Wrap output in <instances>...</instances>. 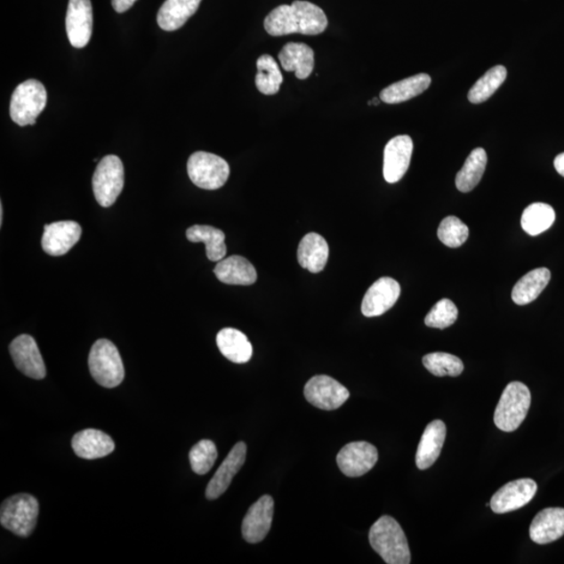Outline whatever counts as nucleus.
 <instances>
[{
  "instance_id": "nucleus-1",
  "label": "nucleus",
  "mask_w": 564,
  "mask_h": 564,
  "mask_svg": "<svg viewBox=\"0 0 564 564\" xmlns=\"http://www.w3.org/2000/svg\"><path fill=\"white\" fill-rule=\"evenodd\" d=\"M327 25V17L321 8L302 0L291 5H279L263 22L267 33L274 37L290 34L319 35L326 31Z\"/></svg>"
},
{
  "instance_id": "nucleus-2",
  "label": "nucleus",
  "mask_w": 564,
  "mask_h": 564,
  "mask_svg": "<svg viewBox=\"0 0 564 564\" xmlns=\"http://www.w3.org/2000/svg\"><path fill=\"white\" fill-rule=\"evenodd\" d=\"M372 549L388 564L411 563L409 544L403 528L391 516H382L369 532Z\"/></svg>"
},
{
  "instance_id": "nucleus-3",
  "label": "nucleus",
  "mask_w": 564,
  "mask_h": 564,
  "mask_svg": "<svg viewBox=\"0 0 564 564\" xmlns=\"http://www.w3.org/2000/svg\"><path fill=\"white\" fill-rule=\"evenodd\" d=\"M90 374L101 387L116 388L125 379L123 359L117 347L111 341L95 342L88 358Z\"/></svg>"
},
{
  "instance_id": "nucleus-4",
  "label": "nucleus",
  "mask_w": 564,
  "mask_h": 564,
  "mask_svg": "<svg viewBox=\"0 0 564 564\" xmlns=\"http://www.w3.org/2000/svg\"><path fill=\"white\" fill-rule=\"evenodd\" d=\"M39 503L31 495L20 494L4 501L0 508V524L15 536L28 537L37 525Z\"/></svg>"
},
{
  "instance_id": "nucleus-5",
  "label": "nucleus",
  "mask_w": 564,
  "mask_h": 564,
  "mask_svg": "<svg viewBox=\"0 0 564 564\" xmlns=\"http://www.w3.org/2000/svg\"><path fill=\"white\" fill-rule=\"evenodd\" d=\"M531 406V392L525 383L512 382L504 390L495 412V423L503 431H513L523 423Z\"/></svg>"
},
{
  "instance_id": "nucleus-6",
  "label": "nucleus",
  "mask_w": 564,
  "mask_h": 564,
  "mask_svg": "<svg viewBox=\"0 0 564 564\" xmlns=\"http://www.w3.org/2000/svg\"><path fill=\"white\" fill-rule=\"evenodd\" d=\"M46 103L47 93L44 84L34 79L21 83L12 94V121L21 127L36 125V119L44 110Z\"/></svg>"
},
{
  "instance_id": "nucleus-7",
  "label": "nucleus",
  "mask_w": 564,
  "mask_h": 564,
  "mask_svg": "<svg viewBox=\"0 0 564 564\" xmlns=\"http://www.w3.org/2000/svg\"><path fill=\"white\" fill-rule=\"evenodd\" d=\"M125 183V170L116 155L105 156L100 161L93 178L95 199L101 207H110L121 195Z\"/></svg>"
},
{
  "instance_id": "nucleus-8",
  "label": "nucleus",
  "mask_w": 564,
  "mask_h": 564,
  "mask_svg": "<svg viewBox=\"0 0 564 564\" xmlns=\"http://www.w3.org/2000/svg\"><path fill=\"white\" fill-rule=\"evenodd\" d=\"M189 176L197 188L215 190L224 186L230 175L227 161L218 155L196 152L188 161Z\"/></svg>"
},
{
  "instance_id": "nucleus-9",
  "label": "nucleus",
  "mask_w": 564,
  "mask_h": 564,
  "mask_svg": "<svg viewBox=\"0 0 564 564\" xmlns=\"http://www.w3.org/2000/svg\"><path fill=\"white\" fill-rule=\"evenodd\" d=\"M304 396L310 405L321 410H337L350 399V393L331 376L316 375L304 387Z\"/></svg>"
},
{
  "instance_id": "nucleus-10",
  "label": "nucleus",
  "mask_w": 564,
  "mask_h": 564,
  "mask_svg": "<svg viewBox=\"0 0 564 564\" xmlns=\"http://www.w3.org/2000/svg\"><path fill=\"white\" fill-rule=\"evenodd\" d=\"M379 452L366 441L348 443L337 455L340 471L350 478L362 477L375 467Z\"/></svg>"
},
{
  "instance_id": "nucleus-11",
  "label": "nucleus",
  "mask_w": 564,
  "mask_h": 564,
  "mask_svg": "<svg viewBox=\"0 0 564 564\" xmlns=\"http://www.w3.org/2000/svg\"><path fill=\"white\" fill-rule=\"evenodd\" d=\"M537 484L532 479H520L504 485L491 497L490 507L497 514L515 512L529 504L536 496Z\"/></svg>"
},
{
  "instance_id": "nucleus-12",
  "label": "nucleus",
  "mask_w": 564,
  "mask_h": 564,
  "mask_svg": "<svg viewBox=\"0 0 564 564\" xmlns=\"http://www.w3.org/2000/svg\"><path fill=\"white\" fill-rule=\"evenodd\" d=\"M65 26L70 44L76 49L85 47L93 35L92 2L90 0H69Z\"/></svg>"
},
{
  "instance_id": "nucleus-13",
  "label": "nucleus",
  "mask_w": 564,
  "mask_h": 564,
  "mask_svg": "<svg viewBox=\"0 0 564 564\" xmlns=\"http://www.w3.org/2000/svg\"><path fill=\"white\" fill-rule=\"evenodd\" d=\"M10 353L18 370L34 380L44 379L46 367L37 343L31 335L21 334L12 342Z\"/></svg>"
},
{
  "instance_id": "nucleus-14",
  "label": "nucleus",
  "mask_w": 564,
  "mask_h": 564,
  "mask_svg": "<svg viewBox=\"0 0 564 564\" xmlns=\"http://www.w3.org/2000/svg\"><path fill=\"white\" fill-rule=\"evenodd\" d=\"M413 153L410 136L399 135L387 143L383 152V177L388 183L399 182L409 169Z\"/></svg>"
},
{
  "instance_id": "nucleus-15",
  "label": "nucleus",
  "mask_w": 564,
  "mask_h": 564,
  "mask_svg": "<svg viewBox=\"0 0 564 564\" xmlns=\"http://www.w3.org/2000/svg\"><path fill=\"white\" fill-rule=\"evenodd\" d=\"M82 228L74 221L55 222L44 226L42 249L51 256H62L80 241Z\"/></svg>"
},
{
  "instance_id": "nucleus-16",
  "label": "nucleus",
  "mask_w": 564,
  "mask_h": 564,
  "mask_svg": "<svg viewBox=\"0 0 564 564\" xmlns=\"http://www.w3.org/2000/svg\"><path fill=\"white\" fill-rule=\"evenodd\" d=\"M274 515L272 496H263L254 504L246 514L242 525L243 536L249 544L262 542L271 529Z\"/></svg>"
},
{
  "instance_id": "nucleus-17",
  "label": "nucleus",
  "mask_w": 564,
  "mask_h": 564,
  "mask_svg": "<svg viewBox=\"0 0 564 564\" xmlns=\"http://www.w3.org/2000/svg\"><path fill=\"white\" fill-rule=\"evenodd\" d=\"M399 296V282L391 278H382L365 294L362 313L368 318L382 316L393 307Z\"/></svg>"
},
{
  "instance_id": "nucleus-18",
  "label": "nucleus",
  "mask_w": 564,
  "mask_h": 564,
  "mask_svg": "<svg viewBox=\"0 0 564 564\" xmlns=\"http://www.w3.org/2000/svg\"><path fill=\"white\" fill-rule=\"evenodd\" d=\"M247 455V447L244 442H238L228 454L223 463L219 467L217 472L206 488V497L208 500L218 499L230 487L232 479L237 473L241 471Z\"/></svg>"
},
{
  "instance_id": "nucleus-19",
  "label": "nucleus",
  "mask_w": 564,
  "mask_h": 564,
  "mask_svg": "<svg viewBox=\"0 0 564 564\" xmlns=\"http://www.w3.org/2000/svg\"><path fill=\"white\" fill-rule=\"evenodd\" d=\"M564 536V509L545 508L534 518L530 537L537 544H547Z\"/></svg>"
},
{
  "instance_id": "nucleus-20",
  "label": "nucleus",
  "mask_w": 564,
  "mask_h": 564,
  "mask_svg": "<svg viewBox=\"0 0 564 564\" xmlns=\"http://www.w3.org/2000/svg\"><path fill=\"white\" fill-rule=\"evenodd\" d=\"M71 447L77 457L94 460L110 455L116 448V444L104 431L88 429L74 436Z\"/></svg>"
},
{
  "instance_id": "nucleus-21",
  "label": "nucleus",
  "mask_w": 564,
  "mask_h": 564,
  "mask_svg": "<svg viewBox=\"0 0 564 564\" xmlns=\"http://www.w3.org/2000/svg\"><path fill=\"white\" fill-rule=\"evenodd\" d=\"M446 437L447 425L442 420H434L428 424L416 453V465L420 471L428 470L439 458Z\"/></svg>"
},
{
  "instance_id": "nucleus-22",
  "label": "nucleus",
  "mask_w": 564,
  "mask_h": 564,
  "mask_svg": "<svg viewBox=\"0 0 564 564\" xmlns=\"http://www.w3.org/2000/svg\"><path fill=\"white\" fill-rule=\"evenodd\" d=\"M282 68L289 73H295L299 80H305L313 73L315 68V52L304 44L290 42L279 52Z\"/></svg>"
},
{
  "instance_id": "nucleus-23",
  "label": "nucleus",
  "mask_w": 564,
  "mask_h": 564,
  "mask_svg": "<svg viewBox=\"0 0 564 564\" xmlns=\"http://www.w3.org/2000/svg\"><path fill=\"white\" fill-rule=\"evenodd\" d=\"M217 278L226 285L251 286L257 280V272L254 265L245 257L232 255L218 262L214 268Z\"/></svg>"
},
{
  "instance_id": "nucleus-24",
  "label": "nucleus",
  "mask_w": 564,
  "mask_h": 564,
  "mask_svg": "<svg viewBox=\"0 0 564 564\" xmlns=\"http://www.w3.org/2000/svg\"><path fill=\"white\" fill-rule=\"evenodd\" d=\"M329 255L328 244L320 234L310 232L299 244L297 257L300 266L310 273H319L326 268Z\"/></svg>"
},
{
  "instance_id": "nucleus-25",
  "label": "nucleus",
  "mask_w": 564,
  "mask_h": 564,
  "mask_svg": "<svg viewBox=\"0 0 564 564\" xmlns=\"http://www.w3.org/2000/svg\"><path fill=\"white\" fill-rule=\"evenodd\" d=\"M202 0H165L157 15L158 26L166 32L177 31L193 16Z\"/></svg>"
},
{
  "instance_id": "nucleus-26",
  "label": "nucleus",
  "mask_w": 564,
  "mask_h": 564,
  "mask_svg": "<svg viewBox=\"0 0 564 564\" xmlns=\"http://www.w3.org/2000/svg\"><path fill=\"white\" fill-rule=\"evenodd\" d=\"M431 83V77L427 74L413 76L382 90L380 99L386 104L404 103L423 93Z\"/></svg>"
},
{
  "instance_id": "nucleus-27",
  "label": "nucleus",
  "mask_w": 564,
  "mask_h": 564,
  "mask_svg": "<svg viewBox=\"0 0 564 564\" xmlns=\"http://www.w3.org/2000/svg\"><path fill=\"white\" fill-rule=\"evenodd\" d=\"M217 345L226 359L237 364L250 361L254 348L247 337L234 328H224L217 335Z\"/></svg>"
},
{
  "instance_id": "nucleus-28",
  "label": "nucleus",
  "mask_w": 564,
  "mask_h": 564,
  "mask_svg": "<svg viewBox=\"0 0 564 564\" xmlns=\"http://www.w3.org/2000/svg\"><path fill=\"white\" fill-rule=\"evenodd\" d=\"M551 272L547 268H538L526 274L513 287L512 300L516 304L526 305L537 299L548 286Z\"/></svg>"
},
{
  "instance_id": "nucleus-29",
  "label": "nucleus",
  "mask_w": 564,
  "mask_h": 564,
  "mask_svg": "<svg viewBox=\"0 0 564 564\" xmlns=\"http://www.w3.org/2000/svg\"><path fill=\"white\" fill-rule=\"evenodd\" d=\"M186 238L191 243L205 244L209 261L220 262L226 256L225 233L218 228L207 225L191 226L186 231Z\"/></svg>"
},
{
  "instance_id": "nucleus-30",
  "label": "nucleus",
  "mask_w": 564,
  "mask_h": 564,
  "mask_svg": "<svg viewBox=\"0 0 564 564\" xmlns=\"http://www.w3.org/2000/svg\"><path fill=\"white\" fill-rule=\"evenodd\" d=\"M486 165H487V154L482 148L473 149L465 160L463 167L455 177V186L462 193H470L481 181Z\"/></svg>"
},
{
  "instance_id": "nucleus-31",
  "label": "nucleus",
  "mask_w": 564,
  "mask_h": 564,
  "mask_svg": "<svg viewBox=\"0 0 564 564\" xmlns=\"http://www.w3.org/2000/svg\"><path fill=\"white\" fill-rule=\"evenodd\" d=\"M555 218L553 207L545 203H533L521 215V227L528 234L536 237L548 230L553 225Z\"/></svg>"
},
{
  "instance_id": "nucleus-32",
  "label": "nucleus",
  "mask_w": 564,
  "mask_h": 564,
  "mask_svg": "<svg viewBox=\"0 0 564 564\" xmlns=\"http://www.w3.org/2000/svg\"><path fill=\"white\" fill-rule=\"evenodd\" d=\"M258 73L255 85L262 94L274 95L279 92L284 77L273 57L262 55L257 60Z\"/></svg>"
},
{
  "instance_id": "nucleus-33",
  "label": "nucleus",
  "mask_w": 564,
  "mask_h": 564,
  "mask_svg": "<svg viewBox=\"0 0 564 564\" xmlns=\"http://www.w3.org/2000/svg\"><path fill=\"white\" fill-rule=\"evenodd\" d=\"M507 77V69L502 65L495 66L479 79L468 93L471 104H481L489 100Z\"/></svg>"
},
{
  "instance_id": "nucleus-34",
  "label": "nucleus",
  "mask_w": 564,
  "mask_h": 564,
  "mask_svg": "<svg viewBox=\"0 0 564 564\" xmlns=\"http://www.w3.org/2000/svg\"><path fill=\"white\" fill-rule=\"evenodd\" d=\"M424 367L436 376H459L464 370L463 362L458 357L446 352H434L423 359Z\"/></svg>"
},
{
  "instance_id": "nucleus-35",
  "label": "nucleus",
  "mask_w": 564,
  "mask_h": 564,
  "mask_svg": "<svg viewBox=\"0 0 564 564\" xmlns=\"http://www.w3.org/2000/svg\"><path fill=\"white\" fill-rule=\"evenodd\" d=\"M468 236H470L468 227L454 215L444 219L438 228V238L447 247H460L467 241Z\"/></svg>"
},
{
  "instance_id": "nucleus-36",
  "label": "nucleus",
  "mask_w": 564,
  "mask_h": 564,
  "mask_svg": "<svg viewBox=\"0 0 564 564\" xmlns=\"http://www.w3.org/2000/svg\"><path fill=\"white\" fill-rule=\"evenodd\" d=\"M218 458L217 447L213 441L201 440L190 449L189 461L197 475H206Z\"/></svg>"
},
{
  "instance_id": "nucleus-37",
  "label": "nucleus",
  "mask_w": 564,
  "mask_h": 564,
  "mask_svg": "<svg viewBox=\"0 0 564 564\" xmlns=\"http://www.w3.org/2000/svg\"><path fill=\"white\" fill-rule=\"evenodd\" d=\"M459 311L451 300L444 298L438 302L425 316V326L433 328H447L458 319Z\"/></svg>"
},
{
  "instance_id": "nucleus-38",
  "label": "nucleus",
  "mask_w": 564,
  "mask_h": 564,
  "mask_svg": "<svg viewBox=\"0 0 564 564\" xmlns=\"http://www.w3.org/2000/svg\"><path fill=\"white\" fill-rule=\"evenodd\" d=\"M136 2L137 0H112V7L117 13H125V11L133 7Z\"/></svg>"
},
{
  "instance_id": "nucleus-39",
  "label": "nucleus",
  "mask_w": 564,
  "mask_h": 564,
  "mask_svg": "<svg viewBox=\"0 0 564 564\" xmlns=\"http://www.w3.org/2000/svg\"><path fill=\"white\" fill-rule=\"evenodd\" d=\"M554 166L558 173L564 177V153L557 156L554 160Z\"/></svg>"
},
{
  "instance_id": "nucleus-40",
  "label": "nucleus",
  "mask_w": 564,
  "mask_h": 564,
  "mask_svg": "<svg viewBox=\"0 0 564 564\" xmlns=\"http://www.w3.org/2000/svg\"><path fill=\"white\" fill-rule=\"evenodd\" d=\"M3 220H4V207H3V204H0V226L3 225Z\"/></svg>"
},
{
  "instance_id": "nucleus-41",
  "label": "nucleus",
  "mask_w": 564,
  "mask_h": 564,
  "mask_svg": "<svg viewBox=\"0 0 564 564\" xmlns=\"http://www.w3.org/2000/svg\"><path fill=\"white\" fill-rule=\"evenodd\" d=\"M381 100V99H380ZM380 100L379 99H374L372 101H369V105H375L377 106L380 104Z\"/></svg>"
}]
</instances>
